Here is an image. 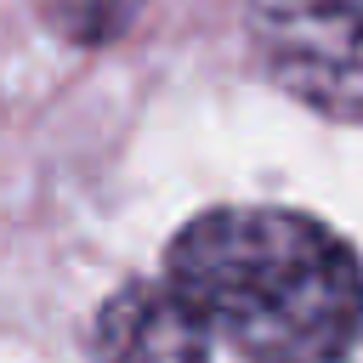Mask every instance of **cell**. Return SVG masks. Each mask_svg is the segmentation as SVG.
Wrapping results in <instances>:
<instances>
[{"label":"cell","instance_id":"1","mask_svg":"<svg viewBox=\"0 0 363 363\" xmlns=\"http://www.w3.org/2000/svg\"><path fill=\"white\" fill-rule=\"evenodd\" d=\"M164 284L255 363H335L363 329V267L295 210H210L170 244Z\"/></svg>","mask_w":363,"mask_h":363},{"label":"cell","instance_id":"2","mask_svg":"<svg viewBox=\"0 0 363 363\" xmlns=\"http://www.w3.org/2000/svg\"><path fill=\"white\" fill-rule=\"evenodd\" d=\"M250 45L295 102L363 119V0H250Z\"/></svg>","mask_w":363,"mask_h":363},{"label":"cell","instance_id":"3","mask_svg":"<svg viewBox=\"0 0 363 363\" xmlns=\"http://www.w3.org/2000/svg\"><path fill=\"white\" fill-rule=\"evenodd\" d=\"M102 363H210V329L170 284H125L96 318Z\"/></svg>","mask_w":363,"mask_h":363}]
</instances>
